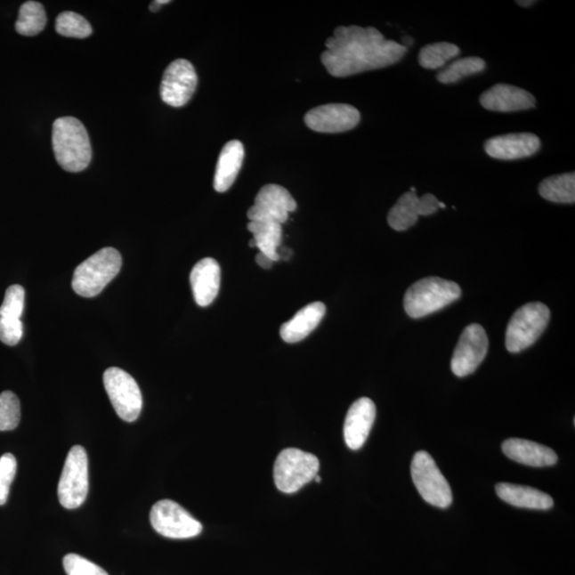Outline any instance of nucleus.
I'll list each match as a JSON object with an SVG mask.
<instances>
[{"instance_id":"nucleus-1","label":"nucleus","mask_w":575,"mask_h":575,"mask_svg":"<svg viewBox=\"0 0 575 575\" xmlns=\"http://www.w3.org/2000/svg\"><path fill=\"white\" fill-rule=\"evenodd\" d=\"M325 45L322 63L330 75L340 78L390 67L407 53V47L385 39L374 27L340 26Z\"/></svg>"},{"instance_id":"nucleus-2","label":"nucleus","mask_w":575,"mask_h":575,"mask_svg":"<svg viewBox=\"0 0 575 575\" xmlns=\"http://www.w3.org/2000/svg\"><path fill=\"white\" fill-rule=\"evenodd\" d=\"M53 148L63 170L78 173L89 166L92 149L88 132L79 119L64 117L53 126Z\"/></svg>"},{"instance_id":"nucleus-3","label":"nucleus","mask_w":575,"mask_h":575,"mask_svg":"<svg viewBox=\"0 0 575 575\" xmlns=\"http://www.w3.org/2000/svg\"><path fill=\"white\" fill-rule=\"evenodd\" d=\"M460 296V287L454 281L441 278L423 279L407 290L405 312L412 319L426 317L458 301Z\"/></svg>"},{"instance_id":"nucleus-4","label":"nucleus","mask_w":575,"mask_h":575,"mask_svg":"<svg viewBox=\"0 0 575 575\" xmlns=\"http://www.w3.org/2000/svg\"><path fill=\"white\" fill-rule=\"evenodd\" d=\"M122 268L121 254L113 247H105L75 270L72 287L78 296L94 297L116 278Z\"/></svg>"},{"instance_id":"nucleus-5","label":"nucleus","mask_w":575,"mask_h":575,"mask_svg":"<svg viewBox=\"0 0 575 575\" xmlns=\"http://www.w3.org/2000/svg\"><path fill=\"white\" fill-rule=\"evenodd\" d=\"M550 321L545 304L529 303L518 309L508 323L506 344L508 352H519L534 344Z\"/></svg>"},{"instance_id":"nucleus-6","label":"nucleus","mask_w":575,"mask_h":575,"mask_svg":"<svg viewBox=\"0 0 575 575\" xmlns=\"http://www.w3.org/2000/svg\"><path fill=\"white\" fill-rule=\"evenodd\" d=\"M319 469L316 455L298 449H286L275 461V485L281 492L295 493L313 481Z\"/></svg>"},{"instance_id":"nucleus-7","label":"nucleus","mask_w":575,"mask_h":575,"mask_svg":"<svg viewBox=\"0 0 575 575\" xmlns=\"http://www.w3.org/2000/svg\"><path fill=\"white\" fill-rule=\"evenodd\" d=\"M89 492V460L85 449L75 446L69 449L60 477L58 498L67 509L83 506Z\"/></svg>"},{"instance_id":"nucleus-8","label":"nucleus","mask_w":575,"mask_h":575,"mask_svg":"<svg viewBox=\"0 0 575 575\" xmlns=\"http://www.w3.org/2000/svg\"><path fill=\"white\" fill-rule=\"evenodd\" d=\"M411 476L423 500L439 508L451 506V487L430 454L425 451L415 454L411 461Z\"/></svg>"},{"instance_id":"nucleus-9","label":"nucleus","mask_w":575,"mask_h":575,"mask_svg":"<svg viewBox=\"0 0 575 575\" xmlns=\"http://www.w3.org/2000/svg\"><path fill=\"white\" fill-rule=\"evenodd\" d=\"M104 385L118 417L126 422L137 420L142 410L143 400L134 378L122 368L113 367L105 371Z\"/></svg>"},{"instance_id":"nucleus-10","label":"nucleus","mask_w":575,"mask_h":575,"mask_svg":"<svg viewBox=\"0 0 575 575\" xmlns=\"http://www.w3.org/2000/svg\"><path fill=\"white\" fill-rule=\"evenodd\" d=\"M150 523L157 533L173 539H192L203 530V525L197 519L171 500L155 504L150 511Z\"/></svg>"},{"instance_id":"nucleus-11","label":"nucleus","mask_w":575,"mask_h":575,"mask_svg":"<svg viewBox=\"0 0 575 575\" xmlns=\"http://www.w3.org/2000/svg\"><path fill=\"white\" fill-rule=\"evenodd\" d=\"M296 199L284 187L267 184L260 189L255 204L247 211L249 222H276L284 224L289 214L296 211Z\"/></svg>"},{"instance_id":"nucleus-12","label":"nucleus","mask_w":575,"mask_h":575,"mask_svg":"<svg viewBox=\"0 0 575 575\" xmlns=\"http://www.w3.org/2000/svg\"><path fill=\"white\" fill-rule=\"evenodd\" d=\"M197 86L198 75L192 63L186 59L175 60L162 77L161 99L171 107H182L191 100Z\"/></svg>"},{"instance_id":"nucleus-13","label":"nucleus","mask_w":575,"mask_h":575,"mask_svg":"<svg viewBox=\"0 0 575 575\" xmlns=\"http://www.w3.org/2000/svg\"><path fill=\"white\" fill-rule=\"evenodd\" d=\"M488 338L479 324H471L461 334L451 361L455 376L465 377L474 373L485 360Z\"/></svg>"},{"instance_id":"nucleus-14","label":"nucleus","mask_w":575,"mask_h":575,"mask_svg":"<svg viewBox=\"0 0 575 575\" xmlns=\"http://www.w3.org/2000/svg\"><path fill=\"white\" fill-rule=\"evenodd\" d=\"M304 119L313 132L339 134L354 129L360 122V112L351 105L328 104L313 108Z\"/></svg>"},{"instance_id":"nucleus-15","label":"nucleus","mask_w":575,"mask_h":575,"mask_svg":"<svg viewBox=\"0 0 575 575\" xmlns=\"http://www.w3.org/2000/svg\"><path fill=\"white\" fill-rule=\"evenodd\" d=\"M540 139L530 133L498 135L486 141L485 151L491 158L518 160L534 156L540 150Z\"/></svg>"},{"instance_id":"nucleus-16","label":"nucleus","mask_w":575,"mask_h":575,"mask_svg":"<svg viewBox=\"0 0 575 575\" xmlns=\"http://www.w3.org/2000/svg\"><path fill=\"white\" fill-rule=\"evenodd\" d=\"M377 417V407L368 398L357 400L350 407L344 422L346 446L352 451L362 448L367 441Z\"/></svg>"},{"instance_id":"nucleus-17","label":"nucleus","mask_w":575,"mask_h":575,"mask_svg":"<svg viewBox=\"0 0 575 575\" xmlns=\"http://www.w3.org/2000/svg\"><path fill=\"white\" fill-rule=\"evenodd\" d=\"M487 110L496 112H516L529 110L536 105L533 94L518 86L498 84L484 92L480 99Z\"/></svg>"},{"instance_id":"nucleus-18","label":"nucleus","mask_w":575,"mask_h":575,"mask_svg":"<svg viewBox=\"0 0 575 575\" xmlns=\"http://www.w3.org/2000/svg\"><path fill=\"white\" fill-rule=\"evenodd\" d=\"M190 281L194 300L198 306L207 307L218 296L221 285L220 264L214 258L200 260L192 269Z\"/></svg>"},{"instance_id":"nucleus-19","label":"nucleus","mask_w":575,"mask_h":575,"mask_svg":"<svg viewBox=\"0 0 575 575\" xmlns=\"http://www.w3.org/2000/svg\"><path fill=\"white\" fill-rule=\"evenodd\" d=\"M502 449L508 458L530 466H555L558 459L552 449L525 439H507L503 442Z\"/></svg>"},{"instance_id":"nucleus-20","label":"nucleus","mask_w":575,"mask_h":575,"mask_svg":"<svg viewBox=\"0 0 575 575\" xmlns=\"http://www.w3.org/2000/svg\"><path fill=\"white\" fill-rule=\"evenodd\" d=\"M327 307L321 302L309 304L281 325L280 336L288 344H296L308 337L321 323Z\"/></svg>"},{"instance_id":"nucleus-21","label":"nucleus","mask_w":575,"mask_h":575,"mask_svg":"<svg viewBox=\"0 0 575 575\" xmlns=\"http://www.w3.org/2000/svg\"><path fill=\"white\" fill-rule=\"evenodd\" d=\"M244 160V146L238 140L230 141L222 150L216 165L214 187L215 191L226 192L240 172Z\"/></svg>"},{"instance_id":"nucleus-22","label":"nucleus","mask_w":575,"mask_h":575,"mask_svg":"<svg viewBox=\"0 0 575 575\" xmlns=\"http://www.w3.org/2000/svg\"><path fill=\"white\" fill-rule=\"evenodd\" d=\"M496 491L501 500L517 507L547 511L555 506V501L547 493L528 486L500 482Z\"/></svg>"},{"instance_id":"nucleus-23","label":"nucleus","mask_w":575,"mask_h":575,"mask_svg":"<svg viewBox=\"0 0 575 575\" xmlns=\"http://www.w3.org/2000/svg\"><path fill=\"white\" fill-rule=\"evenodd\" d=\"M247 230L253 233V239L260 253L279 262V248L283 238L281 224L276 222H249Z\"/></svg>"},{"instance_id":"nucleus-24","label":"nucleus","mask_w":575,"mask_h":575,"mask_svg":"<svg viewBox=\"0 0 575 575\" xmlns=\"http://www.w3.org/2000/svg\"><path fill=\"white\" fill-rule=\"evenodd\" d=\"M539 194L549 202L574 204L575 174L566 173L547 177L539 184Z\"/></svg>"},{"instance_id":"nucleus-25","label":"nucleus","mask_w":575,"mask_h":575,"mask_svg":"<svg viewBox=\"0 0 575 575\" xmlns=\"http://www.w3.org/2000/svg\"><path fill=\"white\" fill-rule=\"evenodd\" d=\"M419 198L415 192H406L389 211L388 223L393 230L404 231L419 219Z\"/></svg>"},{"instance_id":"nucleus-26","label":"nucleus","mask_w":575,"mask_h":575,"mask_svg":"<svg viewBox=\"0 0 575 575\" xmlns=\"http://www.w3.org/2000/svg\"><path fill=\"white\" fill-rule=\"evenodd\" d=\"M46 23L45 7L40 3L27 2L20 9L15 29L21 36H34L45 30Z\"/></svg>"},{"instance_id":"nucleus-27","label":"nucleus","mask_w":575,"mask_h":575,"mask_svg":"<svg viewBox=\"0 0 575 575\" xmlns=\"http://www.w3.org/2000/svg\"><path fill=\"white\" fill-rule=\"evenodd\" d=\"M486 69V62L479 57H468L457 60L449 64L446 69L437 75L439 83L449 85L458 83L460 79L482 72Z\"/></svg>"},{"instance_id":"nucleus-28","label":"nucleus","mask_w":575,"mask_h":575,"mask_svg":"<svg viewBox=\"0 0 575 575\" xmlns=\"http://www.w3.org/2000/svg\"><path fill=\"white\" fill-rule=\"evenodd\" d=\"M459 53V47L452 43H435L422 48L419 53V63L422 68L437 69L444 67L449 60L458 57Z\"/></svg>"},{"instance_id":"nucleus-29","label":"nucleus","mask_w":575,"mask_h":575,"mask_svg":"<svg viewBox=\"0 0 575 575\" xmlns=\"http://www.w3.org/2000/svg\"><path fill=\"white\" fill-rule=\"evenodd\" d=\"M56 30L59 35L76 37V39H85L92 35V27L89 21L84 16L70 12V11L58 15Z\"/></svg>"},{"instance_id":"nucleus-30","label":"nucleus","mask_w":575,"mask_h":575,"mask_svg":"<svg viewBox=\"0 0 575 575\" xmlns=\"http://www.w3.org/2000/svg\"><path fill=\"white\" fill-rule=\"evenodd\" d=\"M20 421V403L12 392L0 394V432L13 431Z\"/></svg>"},{"instance_id":"nucleus-31","label":"nucleus","mask_w":575,"mask_h":575,"mask_svg":"<svg viewBox=\"0 0 575 575\" xmlns=\"http://www.w3.org/2000/svg\"><path fill=\"white\" fill-rule=\"evenodd\" d=\"M25 290L20 285L10 286L0 307V318L20 319L24 311Z\"/></svg>"},{"instance_id":"nucleus-32","label":"nucleus","mask_w":575,"mask_h":575,"mask_svg":"<svg viewBox=\"0 0 575 575\" xmlns=\"http://www.w3.org/2000/svg\"><path fill=\"white\" fill-rule=\"evenodd\" d=\"M16 469H18V463L13 454L7 453L0 458V506L7 503Z\"/></svg>"},{"instance_id":"nucleus-33","label":"nucleus","mask_w":575,"mask_h":575,"mask_svg":"<svg viewBox=\"0 0 575 575\" xmlns=\"http://www.w3.org/2000/svg\"><path fill=\"white\" fill-rule=\"evenodd\" d=\"M63 567L68 575H109L94 563L73 553L63 558Z\"/></svg>"},{"instance_id":"nucleus-34","label":"nucleus","mask_w":575,"mask_h":575,"mask_svg":"<svg viewBox=\"0 0 575 575\" xmlns=\"http://www.w3.org/2000/svg\"><path fill=\"white\" fill-rule=\"evenodd\" d=\"M23 337V323L20 319L0 318V341L14 346Z\"/></svg>"},{"instance_id":"nucleus-35","label":"nucleus","mask_w":575,"mask_h":575,"mask_svg":"<svg viewBox=\"0 0 575 575\" xmlns=\"http://www.w3.org/2000/svg\"><path fill=\"white\" fill-rule=\"evenodd\" d=\"M439 200L435 195L427 193L419 198V215H431L437 213Z\"/></svg>"},{"instance_id":"nucleus-36","label":"nucleus","mask_w":575,"mask_h":575,"mask_svg":"<svg viewBox=\"0 0 575 575\" xmlns=\"http://www.w3.org/2000/svg\"><path fill=\"white\" fill-rule=\"evenodd\" d=\"M256 263H258V265H260V267L263 269H271L273 267V263H274L272 259L269 258L268 256H265V255L263 253L257 254Z\"/></svg>"},{"instance_id":"nucleus-37","label":"nucleus","mask_w":575,"mask_h":575,"mask_svg":"<svg viewBox=\"0 0 575 575\" xmlns=\"http://www.w3.org/2000/svg\"><path fill=\"white\" fill-rule=\"evenodd\" d=\"M170 3H171L170 0H156V2H153L150 4V9L151 12H157V11H158L162 7V5L167 4Z\"/></svg>"},{"instance_id":"nucleus-38","label":"nucleus","mask_w":575,"mask_h":575,"mask_svg":"<svg viewBox=\"0 0 575 575\" xmlns=\"http://www.w3.org/2000/svg\"><path fill=\"white\" fill-rule=\"evenodd\" d=\"M517 4L522 5V7H530V5L535 4V2H517Z\"/></svg>"},{"instance_id":"nucleus-39","label":"nucleus","mask_w":575,"mask_h":575,"mask_svg":"<svg viewBox=\"0 0 575 575\" xmlns=\"http://www.w3.org/2000/svg\"><path fill=\"white\" fill-rule=\"evenodd\" d=\"M314 481H316L317 482H321V477L317 475L316 477H314Z\"/></svg>"},{"instance_id":"nucleus-40","label":"nucleus","mask_w":575,"mask_h":575,"mask_svg":"<svg viewBox=\"0 0 575 575\" xmlns=\"http://www.w3.org/2000/svg\"><path fill=\"white\" fill-rule=\"evenodd\" d=\"M439 208H446V205L441 202L439 203Z\"/></svg>"}]
</instances>
